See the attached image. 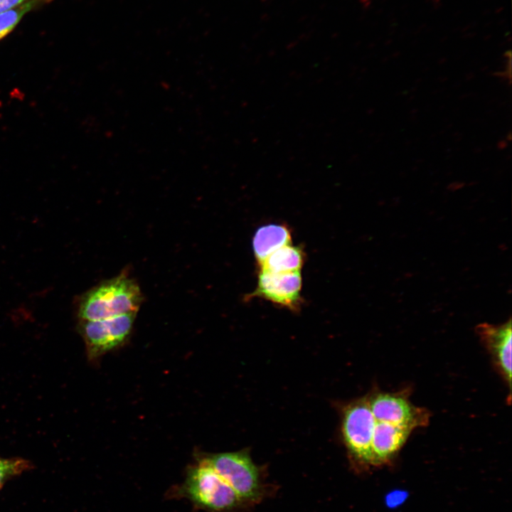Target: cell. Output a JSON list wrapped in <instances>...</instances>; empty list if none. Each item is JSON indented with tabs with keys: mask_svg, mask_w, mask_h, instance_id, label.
I'll use <instances>...</instances> for the list:
<instances>
[{
	"mask_svg": "<svg viewBox=\"0 0 512 512\" xmlns=\"http://www.w3.org/2000/svg\"><path fill=\"white\" fill-rule=\"evenodd\" d=\"M142 297L136 280L122 273L85 293L79 301L78 316L81 321H95L137 312Z\"/></svg>",
	"mask_w": 512,
	"mask_h": 512,
	"instance_id": "obj_1",
	"label": "cell"
},
{
	"mask_svg": "<svg viewBox=\"0 0 512 512\" xmlns=\"http://www.w3.org/2000/svg\"><path fill=\"white\" fill-rule=\"evenodd\" d=\"M174 495L186 498L195 506L210 512H228L242 501L234 489L207 463L199 460L190 467Z\"/></svg>",
	"mask_w": 512,
	"mask_h": 512,
	"instance_id": "obj_2",
	"label": "cell"
},
{
	"mask_svg": "<svg viewBox=\"0 0 512 512\" xmlns=\"http://www.w3.org/2000/svg\"><path fill=\"white\" fill-rule=\"evenodd\" d=\"M218 472L234 489L242 501H256L262 486L256 466L245 452H225L200 459Z\"/></svg>",
	"mask_w": 512,
	"mask_h": 512,
	"instance_id": "obj_3",
	"label": "cell"
},
{
	"mask_svg": "<svg viewBox=\"0 0 512 512\" xmlns=\"http://www.w3.org/2000/svg\"><path fill=\"white\" fill-rule=\"evenodd\" d=\"M137 314L132 312L105 319L81 321L80 331L89 358L96 359L122 345L131 334Z\"/></svg>",
	"mask_w": 512,
	"mask_h": 512,
	"instance_id": "obj_4",
	"label": "cell"
},
{
	"mask_svg": "<svg viewBox=\"0 0 512 512\" xmlns=\"http://www.w3.org/2000/svg\"><path fill=\"white\" fill-rule=\"evenodd\" d=\"M374 418L368 398L350 404L343 416L342 432L348 449L358 462L371 465Z\"/></svg>",
	"mask_w": 512,
	"mask_h": 512,
	"instance_id": "obj_5",
	"label": "cell"
},
{
	"mask_svg": "<svg viewBox=\"0 0 512 512\" xmlns=\"http://www.w3.org/2000/svg\"><path fill=\"white\" fill-rule=\"evenodd\" d=\"M301 272L275 273L260 270L256 289L248 297H260L289 309L302 302Z\"/></svg>",
	"mask_w": 512,
	"mask_h": 512,
	"instance_id": "obj_6",
	"label": "cell"
},
{
	"mask_svg": "<svg viewBox=\"0 0 512 512\" xmlns=\"http://www.w3.org/2000/svg\"><path fill=\"white\" fill-rule=\"evenodd\" d=\"M476 331L491 354L496 368L511 387V321L501 325L481 324Z\"/></svg>",
	"mask_w": 512,
	"mask_h": 512,
	"instance_id": "obj_7",
	"label": "cell"
},
{
	"mask_svg": "<svg viewBox=\"0 0 512 512\" xmlns=\"http://www.w3.org/2000/svg\"><path fill=\"white\" fill-rule=\"evenodd\" d=\"M291 233L282 224H268L259 228L252 238V250L258 265L273 252L290 243Z\"/></svg>",
	"mask_w": 512,
	"mask_h": 512,
	"instance_id": "obj_8",
	"label": "cell"
},
{
	"mask_svg": "<svg viewBox=\"0 0 512 512\" xmlns=\"http://www.w3.org/2000/svg\"><path fill=\"white\" fill-rule=\"evenodd\" d=\"M304 262V254L299 246L290 243L273 252L260 265V270L275 273L301 272Z\"/></svg>",
	"mask_w": 512,
	"mask_h": 512,
	"instance_id": "obj_9",
	"label": "cell"
},
{
	"mask_svg": "<svg viewBox=\"0 0 512 512\" xmlns=\"http://www.w3.org/2000/svg\"><path fill=\"white\" fill-rule=\"evenodd\" d=\"M53 0H32L13 9L0 13V41L11 33L28 13L38 10Z\"/></svg>",
	"mask_w": 512,
	"mask_h": 512,
	"instance_id": "obj_10",
	"label": "cell"
},
{
	"mask_svg": "<svg viewBox=\"0 0 512 512\" xmlns=\"http://www.w3.org/2000/svg\"><path fill=\"white\" fill-rule=\"evenodd\" d=\"M28 467L29 463L26 460L0 458V489L8 479L23 472Z\"/></svg>",
	"mask_w": 512,
	"mask_h": 512,
	"instance_id": "obj_11",
	"label": "cell"
},
{
	"mask_svg": "<svg viewBox=\"0 0 512 512\" xmlns=\"http://www.w3.org/2000/svg\"><path fill=\"white\" fill-rule=\"evenodd\" d=\"M32 0H0V13L20 6Z\"/></svg>",
	"mask_w": 512,
	"mask_h": 512,
	"instance_id": "obj_12",
	"label": "cell"
}]
</instances>
